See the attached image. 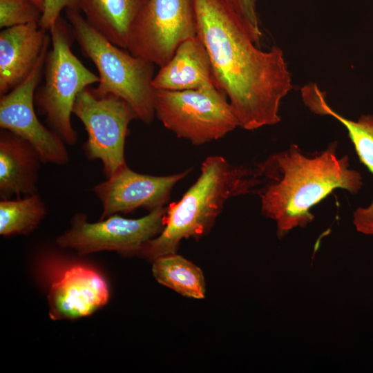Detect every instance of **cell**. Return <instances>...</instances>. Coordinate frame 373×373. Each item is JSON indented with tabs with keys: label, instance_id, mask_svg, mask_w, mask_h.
Returning a JSON list of instances; mask_svg holds the SVG:
<instances>
[{
	"label": "cell",
	"instance_id": "cell-1",
	"mask_svg": "<svg viewBox=\"0 0 373 373\" xmlns=\"http://www.w3.org/2000/svg\"><path fill=\"white\" fill-rule=\"evenodd\" d=\"M193 2L197 35L240 126L252 131L278 123L280 102L293 88L281 48H258L260 37L229 0Z\"/></svg>",
	"mask_w": 373,
	"mask_h": 373
},
{
	"label": "cell",
	"instance_id": "cell-2",
	"mask_svg": "<svg viewBox=\"0 0 373 373\" xmlns=\"http://www.w3.org/2000/svg\"><path fill=\"white\" fill-rule=\"evenodd\" d=\"M336 145L306 154L293 144L257 164L265 183L258 191L262 212L276 222L280 235L312 222L311 209L334 190L355 194L361 189V175L350 168L347 155L337 156Z\"/></svg>",
	"mask_w": 373,
	"mask_h": 373
},
{
	"label": "cell",
	"instance_id": "cell-3",
	"mask_svg": "<svg viewBox=\"0 0 373 373\" xmlns=\"http://www.w3.org/2000/svg\"><path fill=\"white\" fill-rule=\"evenodd\" d=\"M258 166H236L221 155L202 163L200 174L182 198L166 207L164 227L137 255L149 261L176 254L180 242L207 235L231 198L247 194L262 184Z\"/></svg>",
	"mask_w": 373,
	"mask_h": 373
},
{
	"label": "cell",
	"instance_id": "cell-4",
	"mask_svg": "<svg viewBox=\"0 0 373 373\" xmlns=\"http://www.w3.org/2000/svg\"><path fill=\"white\" fill-rule=\"evenodd\" d=\"M65 15L82 53L97 69L99 81L93 91L99 95L111 94L123 99L138 119L151 124L155 117V64L109 41L86 21L79 10L66 8Z\"/></svg>",
	"mask_w": 373,
	"mask_h": 373
},
{
	"label": "cell",
	"instance_id": "cell-5",
	"mask_svg": "<svg viewBox=\"0 0 373 373\" xmlns=\"http://www.w3.org/2000/svg\"><path fill=\"white\" fill-rule=\"evenodd\" d=\"M52 49L48 51L44 67V82L36 90L35 104L45 116L52 131L66 144L74 145L77 135L71 115L77 95L98 83L99 77L88 70L71 50V27L61 16L49 29Z\"/></svg>",
	"mask_w": 373,
	"mask_h": 373
},
{
	"label": "cell",
	"instance_id": "cell-6",
	"mask_svg": "<svg viewBox=\"0 0 373 373\" xmlns=\"http://www.w3.org/2000/svg\"><path fill=\"white\" fill-rule=\"evenodd\" d=\"M154 108L165 128L195 146L220 139L240 126L227 95L217 87L155 90Z\"/></svg>",
	"mask_w": 373,
	"mask_h": 373
},
{
	"label": "cell",
	"instance_id": "cell-7",
	"mask_svg": "<svg viewBox=\"0 0 373 373\" xmlns=\"http://www.w3.org/2000/svg\"><path fill=\"white\" fill-rule=\"evenodd\" d=\"M73 114L83 124L88 138L86 157L99 160L106 178L126 164L124 148L128 126L138 117L131 105L113 95H99L89 87L77 97Z\"/></svg>",
	"mask_w": 373,
	"mask_h": 373
},
{
	"label": "cell",
	"instance_id": "cell-8",
	"mask_svg": "<svg viewBox=\"0 0 373 373\" xmlns=\"http://www.w3.org/2000/svg\"><path fill=\"white\" fill-rule=\"evenodd\" d=\"M166 212L164 206L137 219L113 214L97 222H89L84 213H77L70 227L57 238L56 244L79 255L102 251L137 255L147 242L163 230Z\"/></svg>",
	"mask_w": 373,
	"mask_h": 373
},
{
	"label": "cell",
	"instance_id": "cell-9",
	"mask_svg": "<svg viewBox=\"0 0 373 373\" xmlns=\"http://www.w3.org/2000/svg\"><path fill=\"white\" fill-rule=\"evenodd\" d=\"M197 35L193 0H148L130 31L126 50L160 67Z\"/></svg>",
	"mask_w": 373,
	"mask_h": 373
},
{
	"label": "cell",
	"instance_id": "cell-10",
	"mask_svg": "<svg viewBox=\"0 0 373 373\" xmlns=\"http://www.w3.org/2000/svg\"><path fill=\"white\" fill-rule=\"evenodd\" d=\"M48 47L29 75L1 96L0 127L28 142L38 152L42 163L64 166L70 160L66 144L57 133L41 124L35 108V94L44 75Z\"/></svg>",
	"mask_w": 373,
	"mask_h": 373
},
{
	"label": "cell",
	"instance_id": "cell-11",
	"mask_svg": "<svg viewBox=\"0 0 373 373\" xmlns=\"http://www.w3.org/2000/svg\"><path fill=\"white\" fill-rule=\"evenodd\" d=\"M190 171L157 176L135 172L124 164L92 188L102 207L99 220L140 208L150 212L164 207L173 188Z\"/></svg>",
	"mask_w": 373,
	"mask_h": 373
},
{
	"label": "cell",
	"instance_id": "cell-12",
	"mask_svg": "<svg viewBox=\"0 0 373 373\" xmlns=\"http://www.w3.org/2000/svg\"><path fill=\"white\" fill-rule=\"evenodd\" d=\"M108 299V286L98 271L84 265H73L50 287L49 314L53 320L87 316L104 307Z\"/></svg>",
	"mask_w": 373,
	"mask_h": 373
},
{
	"label": "cell",
	"instance_id": "cell-13",
	"mask_svg": "<svg viewBox=\"0 0 373 373\" xmlns=\"http://www.w3.org/2000/svg\"><path fill=\"white\" fill-rule=\"evenodd\" d=\"M39 23L3 29L0 32V95L20 84L31 73L50 37Z\"/></svg>",
	"mask_w": 373,
	"mask_h": 373
},
{
	"label": "cell",
	"instance_id": "cell-14",
	"mask_svg": "<svg viewBox=\"0 0 373 373\" xmlns=\"http://www.w3.org/2000/svg\"><path fill=\"white\" fill-rule=\"evenodd\" d=\"M155 90H185L217 87L207 50L198 35L181 43L155 75Z\"/></svg>",
	"mask_w": 373,
	"mask_h": 373
},
{
	"label": "cell",
	"instance_id": "cell-15",
	"mask_svg": "<svg viewBox=\"0 0 373 373\" xmlns=\"http://www.w3.org/2000/svg\"><path fill=\"white\" fill-rule=\"evenodd\" d=\"M42 161L35 148L17 135L0 131V198L37 193Z\"/></svg>",
	"mask_w": 373,
	"mask_h": 373
},
{
	"label": "cell",
	"instance_id": "cell-16",
	"mask_svg": "<svg viewBox=\"0 0 373 373\" xmlns=\"http://www.w3.org/2000/svg\"><path fill=\"white\" fill-rule=\"evenodd\" d=\"M301 95L311 111L332 116L345 127L358 159L373 175V115H363L356 121L344 117L327 104L325 93L314 84L303 87ZM354 222L358 231L373 234V200L368 207L355 211Z\"/></svg>",
	"mask_w": 373,
	"mask_h": 373
},
{
	"label": "cell",
	"instance_id": "cell-17",
	"mask_svg": "<svg viewBox=\"0 0 373 373\" xmlns=\"http://www.w3.org/2000/svg\"><path fill=\"white\" fill-rule=\"evenodd\" d=\"M148 0H79L86 21L113 44L127 48L131 29Z\"/></svg>",
	"mask_w": 373,
	"mask_h": 373
},
{
	"label": "cell",
	"instance_id": "cell-18",
	"mask_svg": "<svg viewBox=\"0 0 373 373\" xmlns=\"http://www.w3.org/2000/svg\"><path fill=\"white\" fill-rule=\"evenodd\" d=\"M152 262L153 274L159 283L184 296L204 298V277L198 266L176 254L159 257Z\"/></svg>",
	"mask_w": 373,
	"mask_h": 373
},
{
	"label": "cell",
	"instance_id": "cell-19",
	"mask_svg": "<svg viewBox=\"0 0 373 373\" xmlns=\"http://www.w3.org/2000/svg\"><path fill=\"white\" fill-rule=\"evenodd\" d=\"M47 214V207L37 193L1 199L0 234L4 237L32 232Z\"/></svg>",
	"mask_w": 373,
	"mask_h": 373
},
{
	"label": "cell",
	"instance_id": "cell-20",
	"mask_svg": "<svg viewBox=\"0 0 373 373\" xmlns=\"http://www.w3.org/2000/svg\"><path fill=\"white\" fill-rule=\"evenodd\" d=\"M42 11L31 0H0V28L39 23Z\"/></svg>",
	"mask_w": 373,
	"mask_h": 373
},
{
	"label": "cell",
	"instance_id": "cell-21",
	"mask_svg": "<svg viewBox=\"0 0 373 373\" xmlns=\"http://www.w3.org/2000/svg\"><path fill=\"white\" fill-rule=\"evenodd\" d=\"M44 10L39 25L46 30H49L56 22L62 10L66 8L79 10V0H44Z\"/></svg>",
	"mask_w": 373,
	"mask_h": 373
},
{
	"label": "cell",
	"instance_id": "cell-22",
	"mask_svg": "<svg viewBox=\"0 0 373 373\" xmlns=\"http://www.w3.org/2000/svg\"><path fill=\"white\" fill-rule=\"evenodd\" d=\"M237 10L243 16L254 31L261 37L258 17L256 11V0H229Z\"/></svg>",
	"mask_w": 373,
	"mask_h": 373
},
{
	"label": "cell",
	"instance_id": "cell-23",
	"mask_svg": "<svg viewBox=\"0 0 373 373\" xmlns=\"http://www.w3.org/2000/svg\"><path fill=\"white\" fill-rule=\"evenodd\" d=\"M41 11L44 12L45 2L44 0H31Z\"/></svg>",
	"mask_w": 373,
	"mask_h": 373
}]
</instances>
